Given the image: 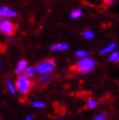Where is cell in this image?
<instances>
[{
	"mask_svg": "<svg viewBox=\"0 0 119 120\" xmlns=\"http://www.w3.org/2000/svg\"><path fill=\"white\" fill-rule=\"evenodd\" d=\"M96 65V62L92 58L83 57L72 66L71 70L72 71H77L79 73H87L94 69Z\"/></svg>",
	"mask_w": 119,
	"mask_h": 120,
	"instance_id": "obj_1",
	"label": "cell"
},
{
	"mask_svg": "<svg viewBox=\"0 0 119 120\" xmlns=\"http://www.w3.org/2000/svg\"><path fill=\"white\" fill-rule=\"evenodd\" d=\"M16 87L17 90L23 95H26L29 93L30 90L31 89L33 85V82L30 79L29 77H27L24 74L21 75L18 78V79L16 80Z\"/></svg>",
	"mask_w": 119,
	"mask_h": 120,
	"instance_id": "obj_2",
	"label": "cell"
},
{
	"mask_svg": "<svg viewBox=\"0 0 119 120\" xmlns=\"http://www.w3.org/2000/svg\"><path fill=\"white\" fill-rule=\"evenodd\" d=\"M17 28L18 25L10 20H0V32L2 34H4L6 36H12L17 31Z\"/></svg>",
	"mask_w": 119,
	"mask_h": 120,
	"instance_id": "obj_3",
	"label": "cell"
},
{
	"mask_svg": "<svg viewBox=\"0 0 119 120\" xmlns=\"http://www.w3.org/2000/svg\"><path fill=\"white\" fill-rule=\"evenodd\" d=\"M56 67V63L54 59H45L41 63L37 64L36 65V71L40 74H45V73H50Z\"/></svg>",
	"mask_w": 119,
	"mask_h": 120,
	"instance_id": "obj_4",
	"label": "cell"
},
{
	"mask_svg": "<svg viewBox=\"0 0 119 120\" xmlns=\"http://www.w3.org/2000/svg\"><path fill=\"white\" fill-rule=\"evenodd\" d=\"M17 15L14 11L7 8V7H0V18H13Z\"/></svg>",
	"mask_w": 119,
	"mask_h": 120,
	"instance_id": "obj_5",
	"label": "cell"
},
{
	"mask_svg": "<svg viewBox=\"0 0 119 120\" xmlns=\"http://www.w3.org/2000/svg\"><path fill=\"white\" fill-rule=\"evenodd\" d=\"M51 80V76L49 74V73H45V74H41V76L39 77L38 81L39 83L43 85L45 84H47Z\"/></svg>",
	"mask_w": 119,
	"mask_h": 120,
	"instance_id": "obj_6",
	"label": "cell"
},
{
	"mask_svg": "<svg viewBox=\"0 0 119 120\" xmlns=\"http://www.w3.org/2000/svg\"><path fill=\"white\" fill-rule=\"evenodd\" d=\"M27 66V62L25 60H21L19 61L17 65V68H16V73L17 74H20L21 72L24 71V70L26 69Z\"/></svg>",
	"mask_w": 119,
	"mask_h": 120,
	"instance_id": "obj_7",
	"label": "cell"
},
{
	"mask_svg": "<svg viewBox=\"0 0 119 120\" xmlns=\"http://www.w3.org/2000/svg\"><path fill=\"white\" fill-rule=\"evenodd\" d=\"M52 51H65L68 49V45L66 44L61 43V44H56V45H52L51 47Z\"/></svg>",
	"mask_w": 119,
	"mask_h": 120,
	"instance_id": "obj_8",
	"label": "cell"
},
{
	"mask_svg": "<svg viewBox=\"0 0 119 120\" xmlns=\"http://www.w3.org/2000/svg\"><path fill=\"white\" fill-rule=\"evenodd\" d=\"M24 75L29 77V78H32L35 75V72H36V69H34L33 67H28L24 70Z\"/></svg>",
	"mask_w": 119,
	"mask_h": 120,
	"instance_id": "obj_9",
	"label": "cell"
},
{
	"mask_svg": "<svg viewBox=\"0 0 119 120\" xmlns=\"http://www.w3.org/2000/svg\"><path fill=\"white\" fill-rule=\"evenodd\" d=\"M116 48V44H110V45H108L107 47H105L104 49H103L101 51V54H104V53H108L110 52L111 51H113L114 49Z\"/></svg>",
	"mask_w": 119,
	"mask_h": 120,
	"instance_id": "obj_10",
	"label": "cell"
},
{
	"mask_svg": "<svg viewBox=\"0 0 119 120\" xmlns=\"http://www.w3.org/2000/svg\"><path fill=\"white\" fill-rule=\"evenodd\" d=\"M6 83H7V87H8V90H9L12 94H16L15 86L12 84L11 82L10 81V79H7V80H6Z\"/></svg>",
	"mask_w": 119,
	"mask_h": 120,
	"instance_id": "obj_11",
	"label": "cell"
},
{
	"mask_svg": "<svg viewBox=\"0 0 119 120\" xmlns=\"http://www.w3.org/2000/svg\"><path fill=\"white\" fill-rule=\"evenodd\" d=\"M82 15V11H81L80 10H75L73 11L71 13V17L72 18H79L80 16Z\"/></svg>",
	"mask_w": 119,
	"mask_h": 120,
	"instance_id": "obj_12",
	"label": "cell"
},
{
	"mask_svg": "<svg viewBox=\"0 0 119 120\" xmlns=\"http://www.w3.org/2000/svg\"><path fill=\"white\" fill-rule=\"evenodd\" d=\"M119 58V53L118 52H113L112 54L110 55V61H112V62H117Z\"/></svg>",
	"mask_w": 119,
	"mask_h": 120,
	"instance_id": "obj_13",
	"label": "cell"
},
{
	"mask_svg": "<svg viewBox=\"0 0 119 120\" xmlns=\"http://www.w3.org/2000/svg\"><path fill=\"white\" fill-rule=\"evenodd\" d=\"M96 105H97V102H96L95 100H93V99H90V100H89V101L87 102V104H86V106L89 109L95 108Z\"/></svg>",
	"mask_w": 119,
	"mask_h": 120,
	"instance_id": "obj_14",
	"label": "cell"
},
{
	"mask_svg": "<svg viewBox=\"0 0 119 120\" xmlns=\"http://www.w3.org/2000/svg\"><path fill=\"white\" fill-rule=\"evenodd\" d=\"M83 36H84L85 38L90 39L94 37V34H93V32L91 31V30H86V31H84V32H83Z\"/></svg>",
	"mask_w": 119,
	"mask_h": 120,
	"instance_id": "obj_15",
	"label": "cell"
},
{
	"mask_svg": "<svg viewBox=\"0 0 119 120\" xmlns=\"http://www.w3.org/2000/svg\"><path fill=\"white\" fill-rule=\"evenodd\" d=\"M32 106L36 107V108H44L45 105V104H44V103L37 101V102H33L32 103Z\"/></svg>",
	"mask_w": 119,
	"mask_h": 120,
	"instance_id": "obj_16",
	"label": "cell"
},
{
	"mask_svg": "<svg viewBox=\"0 0 119 120\" xmlns=\"http://www.w3.org/2000/svg\"><path fill=\"white\" fill-rule=\"evenodd\" d=\"M76 56L78 57H84L87 56V52L85 51H78L76 52Z\"/></svg>",
	"mask_w": 119,
	"mask_h": 120,
	"instance_id": "obj_17",
	"label": "cell"
},
{
	"mask_svg": "<svg viewBox=\"0 0 119 120\" xmlns=\"http://www.w3.org/2000/svg\"><path fill=\"white\" fill-rule=\"evenodd\" d=\"M106 117H107V115L106 114H100V115H97V116H96L94 117V120H105L106 119Z\"/></svg>",
	"mask_w": 119,
	"mask_h": 120,
	"instance_id": "obj_18",
	"label": "cell"
},
{
	"mask_svg": "<svg viewBox=\"0 0 119 120\" xmlns=\"http://www.w3.org/2000/svg\"><path fill=\"white\" fill-rule=\"evenodd\" d=\"M5 51H6V45L0 42V52H5Z\"/></svg>",
	"mask_w": 119,
	"mask_h": 120,
	"instance_id": "obj_19",
	"label": "cell"
},
{
	"mask_svg": "<svg viewBox=\"0 0 119 120\" xmlns=\"http://www.w3.org/2000/svg\"><path fill=\"white\" fill-rule=\"evenodd\" d=\"M104 3L106 4H111L112 3H114L116 0H104Z\"/></svg>",
	"mask_w": 119,
	"mask_h": 120,
	"instance_id": "obj_20",
	"label": "cell"
},
{
	"mask_svg": "<svg viewBox=\"0 0 119 120\" xmlns=\"http://www.w3.org/2000/svg\"><path fill=\"white\" fill-rule=\"evenodd\" d=\"M31 119H32V118H31V117H27L25 120H31Z\"/></svg>",
	"mask_w": 119,
	"mask_h": 120,
	"instance_id": "obj_21",
	"label": "cell"
},
{
	"mask_svg": "<svg viewBox=\"0 0 119 120\" xmlns=\"http://www.w3.org/2000/svg\"><path fill=\"white\" fill-rule=\"evenodd\" d=\"M117 62H118V63H119V58H118V61H117Z\"/></svg>",
	"mask_w": 119,
	"mask_h": 120,
	"instance_id": "obj_22",
	"label": "cell"
},
{
	"mask_svg": "<svg viewBox=\"0 0 119 120\" xmlns=\"http://www.w3.org/2000/svg\"><path fill=\"white\" fill-rule=\"evenodd\" d=\"M0 65H1V62H0Z\"/></svg>",
	"mask_w": 119,
	"mask_h": 120,
	"instance_id": "obj_23",
	"label": "cell"
}]
</instances>
